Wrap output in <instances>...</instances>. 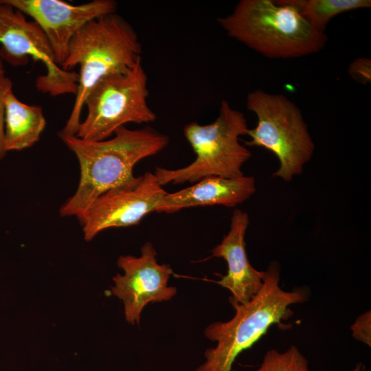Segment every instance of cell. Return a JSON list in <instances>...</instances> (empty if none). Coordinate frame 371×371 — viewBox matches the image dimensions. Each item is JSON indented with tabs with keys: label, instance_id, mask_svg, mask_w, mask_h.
Returning <instances> with one entry per match:
<instances>
[{
	"label": "cell",
	"instance_id": "cell-1",
	"mask_svg": "<svg viewBox=\"0 0 371 371\" xmlns=\"http://www.w3.org/2000/svg\"><path fill=\"white\" fill-rule=\"evenodd\" d=\"M74 153L80 166V180L75 193L60 207L61 216L80 220L93 203L105 192L133 181V168L139 161L154 155L169 142L166 135L150 127L117 129L113 137L89 141L76 135L58 133Z\"/></svg>",
	"mask_w": 371,
	"mask_h": 371
},
{
	"label": "cell",
	"instance_id": "cell-2",
	"mask_svg": "<svg viewBox=\"0 0 371 371\" xmlns=\"http://www.w3.org/2000/svg\"><path fill=\"white\" fill-rule=\"evenodd\" d=\"M217 21L229 37L269 58L310 55L328 41L325 32L287 0H241Z\"/></svg>",
	"mask_w": 371,
	"mask_h": 371
},
{
	"label": "cell",
	"instance_id": "cell-3",
	"mask_svg": "<svg viewBox=\"0 0 371 371\" xmlns=\"http://www.w3.org/2000/svg\"><path fill=\"white\" fill-rule=\"evenodd\" d=\"M142 45L133 27L115 12L95 19L71 39L60 67L68 71L79 65L78 91L66 124L59 132L76 135L85 101L103 78L131 69L142 59Z\"/></svg>",
	"mask_w": 371,
	"mask_h": 371
},
{
	"label": "cell",
	"instance_id": "cell-4",
	"mask_svg": "<svg viewBox=\"0 0 371 371\" xmlns=\"http://www.w3.org/2000/svg\"><path fill=\"white\" fill-rule=\"evenodd\" d=\"M280 280L278 264L271 262L264 273L260 291L245 304L230 302L236 310L230 320L207 326L205 337L217 344L205 351V360L196 371H231L242 352L256 343L272 325L282 326V321L291 317L290 306L308 300V294L302 289L283 290Z\"/></svg>",
	"mask_w": 371,
	"mask_h": 371
},
{
	"label": "cell",
	"instance_id": "cell-5",
	"mask_svg": "<svg viewBox=\"0 0 371 371\" xmlns=\"http://www.w3.org/2000/svg\"><path fill=\"white\" fill-rule=\"evenodd\" d=\"M248 129L244 114L223 100L214 122L205 125L193 122L183 128L184 136L196 155L195 159L178 169L156 168L154 174L161 186L196 183L210 176H243L242 167L251 153L240 144V137L247 135Z\"/></svg>",
	"mask_w": 371,
	"mask_h": 371
},
{
	"label": "cell",
	"instance_id": "cell-6",
	"mask_svg": "<svg viewBox=\"0 0 371 371\" xmlns=\"http://www.w3.org/2000/svg\"><path fill=\"white\" fill-rule=\"evenodd\" d=\"M246 107L258 122L248 129L251 139L244 141L245 146L265 148L277 157L280 166L273 176L289 181L300 175L313 155L315 144L299 107L284 95L261 89L247 95Z\"/></svg>",
	"mask_w": 371,
	"mask_h": 371
},
{
	"label": "cell",
	"instance_id": "cell-7",
	"mask_svg": "<svg viewBox=\"0 0 371 371\" xmlns=\"http://www.w3.org/2000/svg\"><path fill=\"white\" fill-rule=\"evenodd\" d=\"M148 78L142 59L129 71L108 76L87 95V114L76 136L102 141L128 123L148 124L156 120L148 104Z\"/></svg>",
	"mask_w": 371,
	"mask_h": 371
},
{
	"label": "cell",
	"instance_id": "cell-8",
	"mask_svg": "<svg viewBox=\"0 0 371 371\" xmlns=\"http://www.w3.org/2000/svg\"><path fill=\"white\" fill-rule=\"evenodd\" d=\"M0 58L12 66L26 65L30 58L44 65L46 73L35 82L38 91L50 96L76 95L78 74L63 70L56 62L46 36L33 21L0 0Z\"/></svg>",
	"mask_w": 371,
	"mask_h": 371
},
{
	"label": "cell",
	"instance_id": "cell-9",
	"mask_svg": "<svg viewBox=\"0 0 371 371\" xmlns=\"http://www.w3.org/2000/svg\"><path fill=\"white\" fill-rule=\"evenodd\" d=\"M167 193L154 173L146 172L129 183L98 197L79 220L87 241L111 227L137 225L156 209Z\"/></svg>",
	"mask_w": 371,
	"mask_h": 371
},
{
	"label": "cell",
	"instance_id": "cell-10",
	"mask_svg": "<svg viewBox=\"0 0 371 371\" xmlns=\"http://www.w3.org/2000/svg\"><path fill=\"white\" fill-rule=\"evenodd\" d=\"M157 251L150 242L141 247V255L120 256L117 266L124 274L113 278L112 293L123 302L126 321L139 324L144 308L149 303L166 302L177 293V289L168 286L173 271L168 264H159Z\"/></svg>",
	"mask_w": 371,
	"mask_h": 371
},
{
	"label": "cell",
	"instance_id": "cell-11",
	"mask_svg": "<svg viewBox=\"0 0 371 371\" xmlns=\"http://www.w3.org/2000/svg\"><path fill=\"white\" fill-rule=\"evenodd\" d=\"M33 19L46 36L60 67L74 35L90 21L115 13L117 2L93 0L72 5L60 0H2Z\"/></svg>",
	"mask_w": 371,
	"mask_h": 371
},
{
	"label": "cell",
	"instance_id": "cell-12",
	"mask_svg": "<svg viewBox=\"0 0 371 371\" xmlns=\"http://www.w3.org/2000/svg\"><path fill=\"white\" fill-rule=\"evenodd\" d=\"M249 223L247 212L234 210L229 232L212 250L213 257L222 258L227 264L226 275L217 283L232 293L229 302L238 304L248 302L260 291L265 273L253 267L247 256L245 235Z\"/></svg>",
	"mask_w": 371,
	"mask_h": 371
},
{
	"label": "cell",
	"instance_id": "cell-13",
	"mask_svg": "<svg viewBox=\"0 0 371 371\" xmlns=\"http://www.w3.org/2000/svg\"><path fill=\"white\" fill-rule=\"evenodd\" d=\"M255 192L256 182L251 176L207 177L186 188L167 192L156 212L170 214L184 208L214 205L233 207L247 200Z\"/></svg>",
	"mask_w": 371,
	"mask_h": 371
},
{
	"label": "cell",
	"instance_id": "cell-14",
	"mask_svg": "<svg viewBox=\"0 0 371 371\" xmlns=\"http://www.w3.org/2000/svg\"><path fill=\"white\" fill-rule=\"evenodd\" d=\"M46 126L42 106L19 100L12 89L5 98V144L7 152L22 150L34 146Z\"/></svg>",
	"mask_w": 371,
	"mask_h": 371
},
{
	"label": "cell",
	"instance_id": "cell-15",
	"mask_svg": "<svg viewBox=\"0 0 371 371\" xmlns=\"http://www.w3.org/2000/svg\"><path fill=\"white\" fill-rule=\"evenodd\" d=\"M318 30L324 32L330 20L344 12L371 7L370 0H287Z\"/></svg>",
	"mask_w": 371,
	"mask_h": 371
},
{
	"label": "cell",
	"instance_id": "cell-16",
	"mask_svg": "<svg viewBox=\"0 0 371 371\" xmlns=\"http://www.w3.org/2000/svg\"><path fill=\"white\" fill-rule=\"evenodd\" d=\"M254 371H309L308 362L295 346L279 352L268 350L260 366Z\"/></svg>",
	"mask_w": 371,
	"mask_h": 371
},
{
	"label": "cell",
	"instance_id": "cell-17",
	"mask_svg": "<svg viewBox=\"0 0 371 371\" xmlns=\"http://www.w3.org/2000/svg\"><path fill=\"white\" fill-rule=\"evenodd\" d=\"M12 89V80L6 77L0 78V161L8 153L5 144V98L10 90Z\"/></svg>",
	"mask_w": 371,
	"mask_h": 371
},
{
	"label": "cell",
	"instance_id": "cell-18",
	"mask_svg": "<svg viewBox=\"0 0 371 371\" xmlns=\"http://www.w3.org/2000/svg\"><path fill=\"white\" fill-rule=\"evenodd\" d=\"M352 337L367 346H371V313L361 314L351 326Z\"/></svg>",
	"mask_w": 371,
	"mask_h": 371
},
{
	"label": "cell",
	"instance_id": "cell-19",
	"mask_svg": "<svg viewBox=\"0 0 371 371\" xmlns=\"http://www.w3.org/2000/svg\"><path fill=\"white\" fill-rule=\"evenodd\" d=\"M353 80L368 84L371 81V60L368 58H357L350 63L348 70Z\"/></svg>",
	"mask_w": 371,
	"mask_h": 371
},
{
	"label": "cell",
	"instance_id": "cell-20",
	"mask_svg": "<svg viewBox=\"0 0 371 371\" xmlns=\"http://www.w3.org/2000/svg\"><path fill=\"white\" fill-rule=\"evenodd\" d=\"M5 76L4 65L2 59L0 58V78Z\"/></svg>",
	"mask_w": 371,
	"mask_h": 371
},
{
	"label": "cell",
	"instance_id": "cell-21",
	"mask_svg": "<svg viewBox=\"0 0 371 371\" xmlns=\"http://www.w3.org/2000/svg\"><path fill=\"white\" fill-rule=\"evenodd\" d=\"M351 371H363V365L361 363L357 364L354 369Z\"/></svg>",
	"mask_w": 371,
	"mask_h": 371
}]
</instances>
